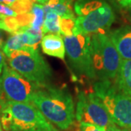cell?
Here are the masks:
<instances>
[{
    "label": "cell",
    "instance_id": "obj_1",
    "mask_svg": "<svg viewBox=\"0 0 131 131\" xmlns=\"http://www.w3.org/2000/svg\"><path fill=\"white\" fill-rule=\"evenodd\" d=\"M31 103L49 122L61 130L69 129L74 120V104L71 94L64 89L41 87L33 95Z\"/></svg>",
    "mask_w": 131,
    "mask_h": 131
},
{
    "label": "cell",
    "instance_id": "obj_11",
    "mask_svg": "<svg viewBox=\"0 0 131 131\" xmlns=\"http://www.w3.org/2000/svg\"><path fill=\"white\" fill-rule=\"evenodd\" d=\"M43 52L48 56L64 60L66 48L63 39L59 34H49L44 36L41 41Z\"/></svg>",
    "mask_w": 131,
    "mask_h": 131
},
{
    "label": "cell",
    "instance_id": "obj_27",
    "mask_svg": "<svg viewBox=\"0 0 131 131\" xmlns=\"http://www.w3.org/2000/svg\"><path fill=\"white\" fill-rule=\"evenodd\" d=\"M106 131H109V130H106Z\"/></svg>",
    "mask_w": 131,
    "mask_h": 131
},
{
    "label": "cell",
    "instance_id": "obj_6",
    "mask_svg": "<svg viewBox=\"0 0 131 131\" xmlns=\"http://www.w3.org/2000/svg\"><path fill=\"white\" fill-rule=\"evenodd\" d=\"M8 58L9 67L25 78L41 85H47L52 77V70L37 49L28 47L11 53Z\"/></svg>",
    "mask_w": 131,
    "mask_h": 131
},
{
    "label": "cell",
    "instance_id": "obj_8",
    "mask_svg": "<svg viewBox=\"0 0 131 131\" xmlns=\"http://www.w3.org/2000/svg\"><path fill=\"white\" fill-rule=\"evenodd\" d=\"M63 39L67 56L73 69L88 78L95 79L96 75L91 56L90 36L75 32L70 36H64Z\"/></svg>",
    "mask_w": 131,
    "mask_h": 131
},
{
    "label": "cell",
    "instance_id": "obj_17",
    "mask_svg": "<svg viewBox=\"0 0 131 131\" xmlns=\"http://www.w3.org/2000/svg\"><path fill=\"white\" fill-rule=\"evenodd\" d=\"M18 15L10 7L0 4V19L6 18H15Z\"/></svg>",
    "mask_w": 131,
    "mask_h": 131
},
{
    "label": "cell",
    "instance_id": "obj_15",
    "mask_svg": "<svg viewBox=\"0 0 131 131\" xmlns=\"http://www.w3.org/2000/svg\"><path fill=\"white\" fill-rule=\"evenodd\" d=\"M30 13L31 15V21L28 27L35 30H41L45 15L43 5L34 3L30 11Z\"/></svg>",
    "mask_w": 131,
    "mask_h": 131
},
{
    "label": "cell",
    "instance_id": "obj_5",
    "mask_svg": "<svg viewBox=\"0 0 131 131\" xmlns=\"http://www.w3.org/2000/svg\"><path fill=\"white\" fill-rule=\"evenodd\" d=\"M91 56L96 78L99 80H115L121 64V57L106 33L90 37Z\"/></svg>",
    "mask_w": 131,
    "mask_h": 131
},
{
    "label": "cell",
    "instance_id": "obj_2",
    "mask_svg": "<svg viewBox=\"0 0 131 131\" xmlns=\"http://www.w3.org/2000/svg\"><path fill=\"white\" fill-rule=\"evenodd\" d=\"M5 131H58L32 103L7 101L0 106Z\"/></svg>",
    "mask_w": 131,
    "mask_h": 131
},
{
    "label": "cell",
    "instance_id": "obj_18",
    "mask_svg": "<svg viewBox=\"0 0 131 131\" xmlns=\"http://www.w3.org/2000/svg\"><path fill=\"white\" fill-rule=\"evenodd\" d=\"M80 131H106V130L103 127L92 124L80 123Z\"/></svg>",
    "mask_w": 131,
    "mask_h": 131
},
{
    "label": "cell",
    "instance_id": "obj_26",
    "mask_svg": "<svg viewBox=\"0 0 131 131\" xmlns=\"http://www.w3.org/2000/svg\"><path fill=\"white\" fill-rule=\"evenodd\" d=\"M0 131H4V130H3V129H2V127L1 123H0Z\"/></svg>",
    "mask_w": 131,
    "mask_h": 131
},
{
    "label": "cell",
    "instance_id": "obj_23",
    "mask_svg": "<svg viewBox=\"0 0 131 131\" xmlns=\"http://www.w3.org/2000/svg\"><path fill=\"white\" fill-rule=\"evenodd\" d=\"M31 1L33 2L34 3H37V4L39 3V4H40V5H41V4H44V5H45L48 0H31Z\"/></svg>",
    "mask_w": 131,
    "mask_h": 131
},
{
    "label": "cell",
    "instance_id": "obj_14",
    "mask_svg": "<svg viewBox=\"0 0 131 131\" xmlns=\"http://www.w3.org/2000/svg\"><path fill=\"white\" fill-rule=\"evenodd\" d=\"M60 18L61 17L54 12L45 13L42 27L43 34L47 33L60 34Z\"/></svg>",
    "mask_w": 131,
    "mask_h": 131
},
{
    "label": "cell",
    "instance_id": "obj_19",
    "mask_svg": "<svg viewBox=\"0 0 131 131\" xmlns=\"http://www.w3.org/2000/svg\"><path fill=\"white\" fill-rule=\"evenodd\" d=\"M116 1L122 7L128 8L131 6V0H116Z\"/></svg>",
    "mask_w": 131,
    "mask_h": 131
},
{
    "label": "cell",
    "instance_id": "obj_24",
    "mask_svg": "<svg viewBox=\"0 0 131 131\" xmlns=\"http://www.w3.org/2000/svg\"><path fill=\"white\" fill-rule=\"evenodd\" d=\"M4 45V41H3V36H2V33L0 31V50L2 49V47Z\"/></svg>",
    "mask_w": 131,
    "mask_h": 131
},
{
    "label": "cell",
    "instance_id": "obj_7",
    "mask_svg": "<svg viewBox=\"0 0 131 131\" xmlns=\"http://www.w3.org/2000/svg\"><path fill=\"white\" fill-rule=\"evenodd\" d=\"M42 86L27 80L5 62L0 75V106L7 101L31 103L34 93Z\"/></svg>",
    "mask_w": 131,
    "mask_h": 131
},
{
    "label": "cell",
    "instance_id": "obj_21",
    "mask_svg": "<svg viewBox=\"0 0 131 131\" xmlns=\"http://www.w3.org/2000/svg\"><path fill=\"white\" fill-rule=\"evenodd\" d=\"M109 131H131V129L129 128H123V127H120L115 125L113 127H112L111 129L108 130Z\"/></svg>",
    "mask_w": 131,
    "mask_h": 131
},
{
    "label": "cell",
    "instance_id": "obj_10",
    "mask_svg": "<svg viewBox=\"0 0 131 131\" xmlns=\"http://www.w3.org/2000/svg\"><path fill=\"white\" fill-rule=\"evenodd\" d=\"M120 57L124 60H131V26H125L108 34Z\"/></svg>",
    "mask_w": 131,
    "mask_h": 131
},
{
    "label": "cell",
    "instance_id": "obj_12",
    "mask_svg": "<svg viewBox=\"0 0 131 131\" xmlns=\"http://www.w3.org/2000/svg\"><path fill=\"white\" fill-rule=\"evenodd\" d=\"M114 84L122 93L131 96V60L121 61Z\"/></svg>",
    "mask_w": 131,
    "mask_h": 131
},
{
    "label": "cell",
    "instance_id": "obj_22",
    "mask_svg": "<svg viewBox=\"0 0 131 131\" xmlns=\"http://www.w3.org/2000/svg\"><path fill=\"white\" fill-rule=\"evenodd\" d=\"M18 0H0V4L11 7Z\"/></svg>",
    "mask_w": 131,
    "mask_h": 131
},
{
    "label": "cell",
    "instance_id": "obj_13",
    "mask_svg": "<svg viewBox=\"0 0 131 131\" xmlns=\"http://www.w3.org/2000/svg\"><path fill=\"white\" fill-rule=\"evenodd\" d=\"M45 14L54 12L61 18H75L71 0H48L43 5Z\"/></svg>",
    "mask_w": 131,
    "mask_h": 131
},
{
    "label": "cell",
    "instance_id": "obj_20",
    "mask_svg": "<svg viewBox=\"0 0 131 131\" xmlns=\"http://www.w3.org/2000/svg\"><path fill=\"white\" fill-rule=\"evenodd\" d=\"M5 63V55L0 50V75L2 72V69Z\"/></svg>",
    "mask_w": 131,
    "mask_h": 131
},
{
    "label": "cell",
    "instance_id": "obj_25",
    "mask_svg": "<svg viewBox=\"0 0 131 131\" xmlns=\"http://www.w3.org/2000/svg\"><path fill=\"white\" fill-rule=\"evenodd\" d=\"M128 10H129V13H130V17H131V6H130V7H128Z\"/></svg>",
    "mask_w": 131,
    "mask_h": 131
},
{
    "label": "cell",
    "instance_id": "obj_4",
    "mask_svg": "<svg viewBox=\"0 0 131 131\" xmlns=\"http://www.w3.org/2000/svg\"><path fill=\"white\" fill-rule=\"evenodd\" d=\"M93 89L114 123L120 127L131 129L130 95L122 93L110 80H99L94 84Z\"/></svg>",
    "mask_w": 131,
    "mask_h": 131
},
{
    "label": "cell",
    "instance_id": "obj_3",
    "mask_svg": "<svg viewBox=\"0 0 131 131\" xmlns=\"http://www.w3.org/2000/svg\"><path fill=\"white\" fill-rule=\"evenodd\" d=\"M74 10L78 15L74 33H106L115 20L112 7L103 0H80L75 4Z\"/></svg>",
    "mask_w": 131,
    "mask_h": 131
},
{
    "label": "cell",
    "instance_id": "obj_9",
    "mask_svg": "<svg viewBox=\"0 0 131 131\" xmlns=\"http://www.w3.org/2000/svg\"><path fill=\"white\" fill-rule=\"evenodd\" d=\"M75 117L80 123L95 125L106 130L116 125L94 92L79 93Z\"/></svg>",
    "mask_w": 131,
    "mask_h": 131
},
{
    "label": "cell",
    "instance_id": "obj_16",
    "mask_svg": "<svg viewBox=\"0 0 131 131\" xmlns=\"http://www.w3.org/2000/svg\"><path fill=\"white\" fill-rule=\"evenodd\" d=\"M75 18H60V34L64 36H70L74 33Z\"/></svg>",
    "mask_w": 131,
    "mask_h": 131
}]
</instances>
